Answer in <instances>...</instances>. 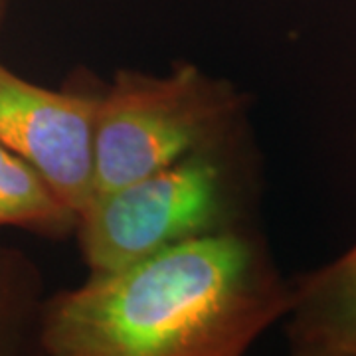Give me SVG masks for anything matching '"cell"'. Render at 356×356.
<instances>
[{"label":"cell","instance_id":"7a4b0ae2","mask_svg":"<svg viewBox=\"0 0 356 356\" xmlns=\"http://www.w3.org/2000/svg\"><path fill=\"white\" fill-rule=\"evenodd\" d=\"M261 154L250 125L117 191L91 198L74 238L88 273L178 243L259 226Z\"/></svg>","mask_w":356,"mask_h":356},{"label":"cell","instance_id":"ba28073f","mask_svg":"<svg viewBox=\"0 0 356 356\" xmlns=\"http://www.w3.org/2000/svg\"><path fill=\"white\" fill-rule=\"evenodd\" d=\"M289 356H341L334 355L331 350L309 346V344H289Z\"/></svg>","mask_w":356,"mask_h":356},{"label":"cell","instance_id":"3957f363","mask_svg":"<svg viewBox=\"0 0 356 356\" xmlns=\"http://www.w3.org/2000/svg\"><path fill=\"white\" fill-rule=\"evenodd\" d=\"M248 107L229 79L191 62L168 74L117 70L99 93L91 198L224 140L250 125Z\"/></svg>","mask_w":356,"mask_h":356},{"label":"cell","instance_id":"277c9868","mask_svg":"<svg viewBox=\"0 0 356 356\" xmlns=\"http://www.w3.org/2000/svg\"><path fill=\"white\" fill-rule=\"evenodd\" d=\"M102 88H44L0 62V143L36 168L77 216L93 196Z\"/></svg>","mask_w":356,"mask_h":356},{"label":"cell","instance_id":"9c48e42d","mask_svg":"<svg viewBox=\"0 0 356 356\" xmlns=\"http://www.w3.org/2000/svg\"><path fill=\"white\" fill-rule=\"evenodd\" d=\"M8 10H10V0H0V34L4 30V24H6Z\"/></svg>","mask_w":356,"mask_h":356},{"label":"cell","instance_id":"6da1fadb","mask_svg":"<svg viewBox=\"0 0 356 356\" xmlns=\"http://www.w3.org/2000/svg\"><path fill=\"white\" fill-rule=\"evenodd\" d=\"M291 305L261 226L166 248L48 293L44 356H245Z\"/></svg>","mask_w":356,"mask_h":356},{"label":"cell","instance_id":"5b68a950","mask_svg":"<svg viewBox=\"0 0 356 356\" xmlns=\"http://www.w3.org/2000/svg\"><path fill=\"white\" fill-rule=\"evenodd\" d=\"M291 281L285 315L289 344H309L356 356V243L341 257Z\"/></svg>","mask_w":356,"mask_h":356},{"label":"cell","instance_id":"8992f818","mask_svg":"<svg viewBox=\"0 0 356 356\" xmlns=\"http://www.w3.org/2000/svg\"><path fill=\"white\" fill-rule=\"evenodd\" d=\"M77 214L36 168L0 143V228H18L62 242L74 236Z\"/></svg>","mask_w":356,"mask_h":356},{"label":"cell","instance_id":"52a82bcc","mask_svg":"<svg viewBox=\"0 0 356 356\" xmlns=\"http://www.w3.org/2000/svg\"><path fill=\"white\" fill-rule=\"evenodd\" d=\"M46 295L38 264L18 248L0 245V356H44Z\"/></svg>","mask_w":356,"mask_h":356}]
</instances>
